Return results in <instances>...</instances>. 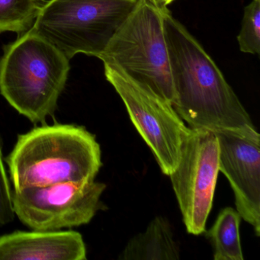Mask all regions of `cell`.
<instances>
[{
	"mask_svg": "<svg viewBox=\"0 0 260 260\" xmlns=\"http://www.w3.org/2000/svg\"><path fill=\"white\" fill-rule=\"evenodd\" d=\"M162 22L175 90L173 106L188 127L214 132L255 127L218 67L167 7L162 8Z\"/></svg>",
	"mask_w": 260,
	"mask_h": 260,
	"instance_id": "obj_1",
	"label": "cell"
},
{
	"mask_svg": "<svg viewBox=\"0 0 260 260\" xmlns=\"http://www.w3.org/2000/svg\"><path fill=\"white\" fill-rule=\"evenodd\" d=\"M5 160L13 188L92 182L103 166L95 135L68 124H43L19 135Z\"/></svg>",
	"mask_w": 260,
	"mask_h": 260,
	"instance_id": "obj_2",
	"label": "cell"
},
{
	"mask_svg": "<svg viewBox=\"0 0 260 260\" xmlns=\"http://www.w3.org/2000/svg\"><path fill=\"white\" fill-rule=\"evenodd\" d=\"M70 60L48 41L28 30L4 46L0 94L34 124H45L64 90Z\"/></svg>",
	"mask_w": 260,
	"mask_h": 260,
	"instance_id": "obj_3",
	"label": "cell"
},
{
	"mask_svg": "<svg viewBox=\"0 0 260 260\" xmlns=\"http://www.w3.org/2000/svg\"><path fill=\"white\" fill-rule=\"evenodd\" d=\"M140 0H48L31 30L70 60L100 57Z\"/></svg>",
	"mask_w": 260,
	"mask_h": 260,
	"instance_id": "obj_4",
	"label": "cell"
},
{
	"mask_svg": "<svg viewBox=\"0 0 260 260\" xmlns=\"http://www.w3.org/2000/svg\"><path fill=\"white\" fill-rule=\"evenodd\" d=\"M162 8L140 0L99 59L173 105L175 90Z\"/></svg>",
	"mask_w": 260,
	"mask_h": 260,
	"instance_id": "obj_5",
	"label": "cell"
},
{
	"mask_svg": "<svg viewBox=\"0 0 260 260\" xmlns=\"http://www.w3.org/2000/svg\"><path fill=\"white\" fill-rule=\"evenodd\" d=\"M105 76L125 106L131 121L151 150L164 175L179 164L182 143L190 127L173 105L153 91L104 65Z\"/></svg>",
	"mask_w": 260,
	"mask_h": 260,
	"instance_id": "obj_6",
	"label": "cell"
},
{
	"mask_svg": "<svg viewBox=\"0 0 260 260\" xmlns=\"http://www.w3.org/2000/svg\"><path fill=\"white\" fill-rule=\"evenodd\" d=\"M106 184L63 182L13 188L15 215L34 231H60L87 224L104 208Z\"/></svg>",
	"mask_w": 260,
	"mask_h": 260,
	"instance_id": "obj_7",
	"label": "cell"
},
{
	"mask_svg": "<svg viewBox=\"0 0 260 260\" xmlns=\"http://www.w3.org/2000/svg\"><path fill=\"white\" fill-rule=\"evenodd\" d=\"M219 172L216 134L190 128L182 143L179 164L169 175L188 234L199 235L205 231Z\"/></svg>",
	"mask_w": 260,
	"mask_h": 260,
	"instance_id": "obj_8",
	"label": "cell"
},
{
	"mask_svg": "<svg viewBox=\"0 0 260 260\" xmlns=\"http://www.w3.org/2000/svg\"><path fill=\"white\" fill-rule=\"evenodd\" d=\"M214 133L219 144V170L231 184L240 217L259 237V134L255 127Z\"/></svg>",
	"mask_w": 260,
	"mask_h": 260,
	"instance_id": "obj_9",
	"label": "cell"
},
{
	"mask_svg": "<svg viewBox=\"0 0 260 260\" xmlns=\"http://www.w3.org/2000/svg\"><path fill=\"white\" fill-rule=\"evenodd\" d=\"M83 236L74 231H16L0 236V260H86Z\"/></svg>",
	"mask_w": 260,
	"mask_h": 260,
	"instance_id": "obj_10",
	"label": "cell"
},
{
	"mask_svg": "<svg viewBox=\"0 0 260 260\" xmlns=\"http://www.w3.org/2000/svg\"><path fill=\"white\" fill-rule=\"evenodd\" d=\"M180 252L171 225L162 216L154 217L145 231L129 240L121 260H178Z\"/></svg>",
	"mask_w": 260,
	"mask_h": 260,
	"instance_id": "obj_11",
	"label": "cell"
},
{
	"mask_svg": "<svg viewBox=\"0 0 260 260\" xmlns=\"http://www.w3.org/2000/svg\"><path fill=\"white\" fill-rule=\"evenodd\" d=\"M241 217L237 209L226 207L217 216L206 233L214 250V260H243L240 238Z\"/></svg>",
	"mask_w": 260,
	"mask_h": 260,
	"instance_id": "obj_12",
	"label": "cell"
},
{
	"mask_svg": "<svg viewBox=\"0 0 260 260\" xmlns=\"http://www.w3.org/2000/svg\"><path fill=\"white\" fill-rule=\"evenodd\" d=\"M45 0H0V34L31 29Z\"/></svg>",
	"mask_w": 260,
	"mask_h": 260,
	"instance_id": "obj_13",
	"label": "cell"
},
{
	"mask_svg": "<svg viewBox=\"0 0 260 260\" xmlns=\"http://www.w3.org/2000/svg\"><path fill=\"white\" fill-rule=\"evenodd\" d=\"M240 51L259 54L260 0H252L244 9L241 29L237 36Z\"/></svg>",
	"mask_w": 260,
	"mask_h": 260,
	"instance_id": "obj_14",
	"label": "cell"
},
{
	"mask_svg": "<svg viewBox=\"0 0 260 260\" xmlns=\"http://www.w3.org/2000/svg\"><path fill=\"white\" fill-rule=\"evenodd\" d=\"M0 143V228L11 223L15 218L10 179L4 162Z\"/></svg>",
	"mask_w": 260,
	"mask_h": 260,
	"instance_id": "obj_15",
	"label": "cell"
},
{
	"mask_svg": "<svg viewBox=\"0 0 260 260\" xmlns=\"http://www.w3.org/2000/svg\"><path fill=\"white\" fill-rule=\"evenodd\" d=\"M149 2L152 3L154 5L157 6V7H162V0H147Z\"/></svg>",
	"mask_w": 260,
	"mask_h": 260,
	"instance_id": "obj_16",
	"label": "cell"
},
{
	"mask_svg": "<svg viewBox=\"0 0 260 260\" xmlns=\"http://www.w3.org/2000/svg\"><path fill=\"white\" fill-rule=\"evenodd\" d=\"M175 1V0H162V7H167L170 4Z\"/></svg>",
	"mask_w": 260,
	"mask_h": 260,
	"instance_id": "obj_17",
	"label": "cell"
}]
</instances>
